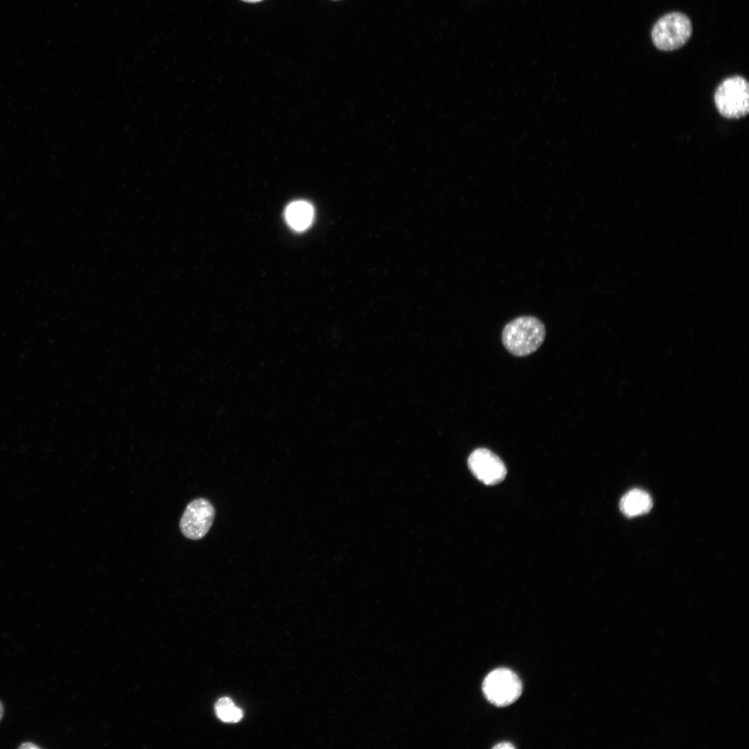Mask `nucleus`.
I'll return each instance as SVG.
<instances>
[{
  "label": "nucleus",
  "mask_w": 749,
  "mask_h": 749,
  "mask_svg": "<svg viewBox=\"0 0 749 749\" xmlns=\"http://www.w3.org/2000/svg\"><path fill=\"white\" fill-rule=\"evenodd\" d=\"M546 329L535 316L517 317L503 327L501 341L505 348L516 356H526L537 351L544 341Z\"/></svg>",
  "instance_id": "f257e3e1"
},
{
  "label": "nucleus",
  "mask_w": 749,
  "mask_h": 749,
  "mask_svg": "<svg viewBox=\"0 0 749 749\" xmlns=\"http://www.w3.org/2000/svg\"><path fill=\"white\" fill-rule=\"evenodd\" d=\"M717 110L728 119H739L749 111V85L739 76L725 79L717 87L714 94Z\"/></svg>",
  "instance_id": "f03ea898"
},
{
  "label": "nucleus",
  "mask_w": 749,
  "mask_h": 749,
  "mask_svg": "<svg viewBox=\"0 0 749 749\" xmlns=\"http://www.w3.org/2000/svg\"><path fill=\"white\" fill-rule=\"evenodd\" d=\"M692 25L685 14L673 12L661 17L654 25L651 37L655 46L662 51H673L682 46L690 38Z\"/></svg>",
  "instance_id": "7ed1b4c3"
},
{
  "label": "nucleus",
  "mask_w": 749,
  "mask_h": 749,
  "mask_svg": "<svg viewBox=\"0 0 749 749\" xmlns=\"http://www.w3.org/2000/svg\"><path fill=\"white\" fill-rule=\"evenodd\" d=\"M487 700L497 707L513 703L520 696L522 685L517 675L507 668H499L485 678L482 686Z\"/></svg>",
  "instance_id": "20e7f679"
},
{
  "label": "nucleus",
  "mask_w": 749,
  "mask_h": 749,
  "mask_svg": "<svg viewBox=\"0 0 749 749\" xmlns=\"http://www.w3.org/2000/svg\"><path fill=\"white\" fill-rule=\"evenodd\" d=\"M214 516V508L207 499H194L184 510L180 522V530L189 539H201L209 530Z\"/></svg>",
  "instance_id": "39448f33"
},
{
  "label": "nucleus",
  "mask_w": 749,
  "mask_h": 749,
  "mask_svg": "<svg viewBox=\"0 0 749 749\" xmlns=\"http://www.w3.org/2000/svg\"><path fill=\"white\" fill-rule=\"evenodd\" d=\"M467 465L472 474L481 482L493 485L501 482L507 470L502 460L491 450L477 448L470 455Z\"/></svg>",
  "instance_id": "423d86ee"
},
{
  "label": "nucleus",
  "mask_w": 749,
  "mask_h": 749,
  "mask_svg": "<svg viewBox=\"0 0 749 749\" xmlns=\"http://www.w3.org/2000/svg\"><path fill=\"white\" fill-rule=\"evenodd\" d=\"M653 506L651 496L641 489H632L627 492L621 499L619 508L627 517H632L648 513Z\"/></svg>",
  "instance_id": "0eeeda50"
},
{
  "label": "nucleus",
  "mask_w": 749,
  "mask_h": 749,
  "mask_svg": "<svg viewBox=\"0 0 749 749\" xmlns=\"http://www.w3.org/2000/svg\"><path fill=\"white\" fill-rule=\"evenodd\" d=\"M314 210L312 205L304 200L289 204L285 210V218L289 225L295 231L307 229L313 222Z\"/></svg>",
  "instance_id": "6e6552de"
},
{
  "label": "nucleus",
  "mask_w": 749,
  "mask_h": 749,
  "mask_svg": "<svg viewBox=\"0 0 749 749\" xmlns=\"http://www.w3.org/2000/svg\"><path fill=\"white\" fill-rule=\"evenodd\" d=\"M215 711L218 718L227 723L238 722L243 717L242 711L229 698L219 699L215 705Z\"/></svg>",
  "instance_id": "1a4fd4ad"
},
{
  "label": "nucleus",
  "mask_w": 749,
  "mask_h": 749,
  "mask_svg": "<svg viewBox=\"0 0 749 749\" xmlns=\"http://www.w3.org/2000/svg\"><path fill=\"white\" fill-rule=\"evenodd\" d=\"M18 748L19 749H38V748H41V747H40L39 746H37L35 743H32V742H24V743H21L18 746Z\"/></svg>",
  "instance_id": "9d476101"
},
{
  "label": "nucleus",
  "mask_w": 749,
  "mask_h": 749,
  "mask_svg": "<svg viewBox=\"0 0 749 749\" xmlns=\"http://www.w3.org/2000/svg\"><path fill=\"white\" fill-rule=\"evenodd\" d=\"M493 748H498V749H500V748H509V749H511V748H514L515 746H513L510 743H500L496 745L495 746H494Z\"/></svg>",
  "instance_id": "9b49d317"
},
{
  "label": "nucleus",
  "mask_w": 749,
  "mask_h": 749,
  "mask_svg": "<svg viewBox=\"0 0 749 749\" xmlns=\"http://www.w3.org/2000/svg\"><path fill=\"white\" fill-rule=\"evenodd\" d=\"M4 714V707L2 702L0 700V721L2 719Z\"/></svg>",
  "instance_id": "f8f14e48"
},
{
  "label": "nucleus",
  "mask_w": 749,
  "mask_h": 749,
  "mask_svg": "<svg viewBox=\"0 0 749 749\" xmlns=\"http://www.w3.org/2000/svg\"><path fill=\"white\" fill-rule=\"evenodd\" d=\"M241 1H243L244 2L252 3H258V2H260V1H261L263 0H241Z\"/></svg>",
  "instance_id": "ddd939ff"
},
{
  "label": "nucleus",
  "mask_w": 749,
  "mask_h": 749,
  "mask_svg": "<svg viewBox=\"0 0 749 749\" xmlns=\"http://www.w3.org/2000/svg\"><path fill=\"white\" fill-rule=\"evenodd\" d=\"M332 1H339V0H332Z\"/></svg>",
  "instance_id": "4468645a"
}]
</instances>
